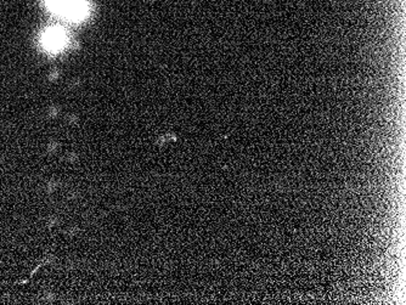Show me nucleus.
<instances>
[{
  "label": "nucleus",
  "mask_w": 406,
  "mask_h": 305,
  "mask_svg": "<svg viewBox=\"0 0 406 305\" xmlns=\"http://www.w3.org/2000/svg\"><path fill=\"white\" fill-rule=\"evenodd\" d=\"M61 41H62V38H61V36L57 33V32H49L48 36H46V44H48L49 48L50 49L58 48Z\"/></svg>",
  "instance_id": "nucleus-1"
}]
</instances>
